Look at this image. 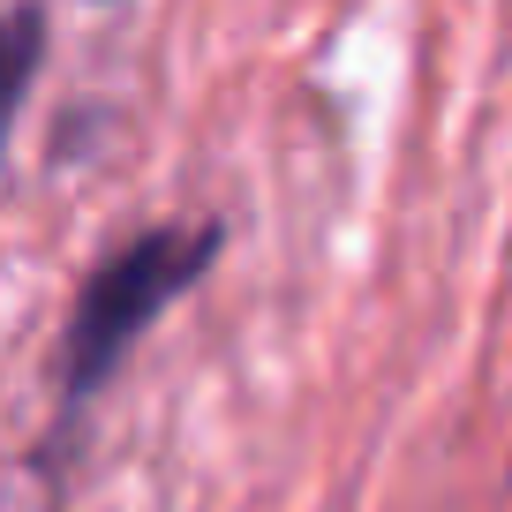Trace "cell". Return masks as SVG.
I'll list each match as a JSON object with an SVG mask.
<instances>
[{
    "instance_id": "6da1fadb",
    "label": "cell",
    "mask_w": 512,
    "mask_h": 512,
    "mask_svg": "<svg viewBox=\"0 0 512 512\" xmlns=\"http://www.w3.org/2000/svg\"><path fill=\"white\" fill-rule=\"evenodd\" d=\"M211 249H219V234L196 226V234H144V241H128L113 264H98L91 287H83V302H76V324H68V362H61L68 407L91 400L98 384L113 377L121 347L204 272Z\"/></svg>"
},
{
    "instance_id": "7a4b0ae2",
    "label": "cell",
    "mask_w": 512,
    "mask_h": 512,
    "mask_svg": "<svg viewBox=\"0 0 512 512\" xmlns=\"http://www.w3.org/2000/svg\"><path fill=\"white\" fill-rule=\"evenodd\" d=\"M38 16L23 8V16H0V136H8V113H16V98H23V83H31V68H38Z\"/></svg>"
}]
</instances>
